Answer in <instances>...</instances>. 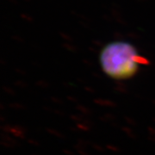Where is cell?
<instances>
[{
    "label": "cell",
    "instance_id": "6da1fadb",
    "mask_svg": "<svg viewBox=\"0 0 155 155\" xmlns=\"http://www.w3.org/2000/svg\"><path fill=\"white\" fill-rule=\"evenodd\" d=\"M99 64L106 76L114 80H127L134 77L141 66L149 64L132 43L115 41L103 47Z\"/></svg>",
    "mask_w": 155,
    "mask_h": 155
}]
</instances>
